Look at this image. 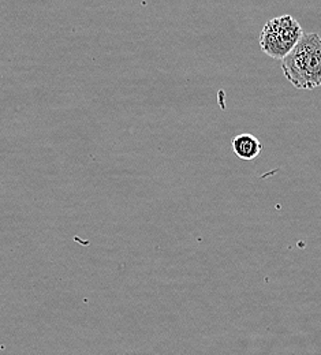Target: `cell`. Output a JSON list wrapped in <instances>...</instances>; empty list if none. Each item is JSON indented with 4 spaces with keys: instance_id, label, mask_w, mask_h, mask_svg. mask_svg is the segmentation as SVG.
<instances>
[{
    "instance_id": "6da1fadb",
    "label": "cell",
    "mask_w": 321,
    "mask_h": 355,
    "mask_svg": "<svg viewBox=\"0 0 321 355\" xmlns=\"http://www.w3.org/2000/svg\"><path fill=\"white\" fill-rule=\"evenodd\" d=\"M286 80L297 89L312 90L321 87V37L305 33L300 43L281 60Z\"/></svg>"
},
{
    "instance_id": "7a4b0ae2",
    "label": "cell",
    "mask_w": 321,
    "mask_h": 355,
    "mask_svg": "<svg viewBox=\"0 0 321 355\" xmlns=\"http://www.w3.org/2000/svg\"><path fill=\"white\" fill-rule=\"evenodd\" d=\"M300 22L291 15L270 19L260 33L261 51L275 60H283L304 36Z\"/></svg>"
},
{
    "instance_id": "3957f363",
    "label": "cell",
    "mask_w": 321,
    "mask_h": 355,
    "mask_svg": "<svg viewBox=\"0 0 321 355\" xmlns=\"http://www.w3.org/2000/svg\"><path fill=\"white\" fill-rule=\"evenodd\" d=\"M234 153L245 162H252L259 157L263 150L260 139L253 134H239L231 139Z\"/></svg>"
}]
</instances>
